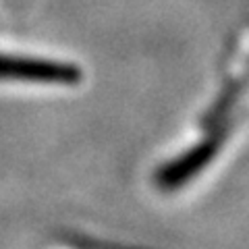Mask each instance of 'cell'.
<instances>
[{
	"label": "cell",
	"mask_w": 249,
	"mask_h": 249,
	"mask_svg": "<svg viewBox=\"0 0 249 249\" xmlns=\"http://www.w3.org/2000/svg\"><path fill=\"white\" fill-rule=\"evenodd\" d=\"M0 79L71 85L81 79V71L73 65H62V62L23 56H0Z\"/></svg>",
	"instance_id": "obj_1"
}]
</instances>
